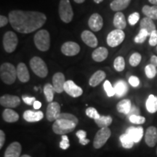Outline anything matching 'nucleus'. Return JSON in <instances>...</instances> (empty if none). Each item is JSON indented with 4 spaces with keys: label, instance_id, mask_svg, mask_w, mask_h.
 Returning <instances> with one entry per match:
<instances>
[{
    "label": "nucleus",
    "instance_id": "22",
    "mask_svg": "<svg viewBox=\"0 0 157 157\" xmlns=\"http://www.w3.org/2000/svg\"><path fill=\"white\" fill-rule=\"evenodd\" d=\"M109 56V51L104 47H101L95 50L92 54V58L96 62H102L105 60Z\"/></svg>",
    "mask_w": 157,
    "mask_h": 157
},
{
    "label": "nucleus",
    "instance_id": "59",
    "mask_svg": "<svg viewBox=\"0 0 157 157\" xmlns=\"http://www.w3.org/2000/svg\"><path fill=\"white\" fill-rule=\"evenodd\" d=\"M156 71H157V68H156Z\"/></svg>",
    "mask_w": 157,
    "mask_h": 157
},
{
    "label": "nucleus",
    "instance_id": "12",
    "mask_svg": "<svg viewBox=\"0 0 157 157\" xmlns=\"http://www.w3.org/2000/svg\"><path fill=\"white\" fill-rule=\"evenodd\" d=\"M62 53L66 56H74L80 52V46L74 42H65L61 47Z\"/></svg>",
    "mask_w": 157,
    "mask_h": 157
},
{
    "label": "nucleus",
    "instance_id": "42",
    "mask_svg": "<svg viewBox=\"0 0 157 157\" xmlns=\"http://www.w3.org/2000/svg\"><path fill=\"white\" fill-rule=\"evenodd\" d=\"M129 119L132 123L137 124H141L146 121L145 117H141L140 115H131L129 117Z\"/></svg>",
    "mask_w": 157,
    "mask_h": 157
},
{
    "label": "nucleus",
    "instance_id": "13",
    "mask_svg": "<svg viewBox=\"0 0 157 157\" xmlns=\"http://www.w3.org/2000/svg\"><path fill=\"white\" fill-rule=\"evenodd\" d=\"M21 103V99L15 95H5L0 98V104L6 108H16Z\"/></svg>",
    "mask_w": 157,
    "mask_h": 157
},
{
    "label": "nucleus",
    "instance_id": "56",
    "mask_svg": "<svg viewBox=\"0 0 157 157\" xmlns=\"http://www.w3.org/2000/svg\"><path fill=\"white\" fill-rule=\"evenodd\" d=\"M103 0H94V2H95V3H97V4H99V3H101V2H103Z\"/></svg>",
    "mask_w": 157,
    "mask_h": 157
},
{
    "label": "nucleus",
    "instance_id": "34",
    "mask_svg": "<svg viewBox=\"0 0 157 157\" xmlns=\"http://www.w3.org/2000/svg\"><path fill=\"white\" fill-rule=\"evenodd\" d=\"M119 140H120L121 145L124 148H132L133 145H134V141L132 140V139L131 138L130 136L129 135H127V133L122 134L119 137Z\"/></svg>",
    "mask_w": 157,
    "mask_h": 157
},
{
    "label": "nucleus",
    "instance_id": "11",
    "mask_svg": "<svg viewBox=\"0 0 157 157\" xmlns=\"http://www.w3.org/2000/svg\"><path fill=\"white\" fill-rule=\"evenodd\" d=\"M64 91L73 98L79 97L83 93V90L76 85L72 80H68L66 82L64 85Z\"/></svg>",
    "mask_w": 157,
    "mask_h": 157
},
{
    "label": "nucleus",
    "instance_id": "9",
    "mask_svg": "<svg viewBox=\"0 0 157 157\" xmlns=\"http://www.w3.org/2000/svg\"><path fill=\"white\" fill-rule=\"evenodd\" d=\"M125 38L124 32L121 29H115L109 33L107 36L106 42L111 48H116L121 44Z\"/></svg>",
    "mask_w": 157,
    "mask_h": 157
},
{
    "label": "nucleus",
    "instance_id": "51",
    "mask_svg": "<svg viewBox=\"0 0 157 157\" xmlns=\"http://www.w3.org/2000/svg\"><path fill=\"white\" fill-rule=\"evenodd\" d=\"M139 113H140L139 109L135 106H132V109L130 110V112L129 113V115H139Z\"/></svg>",
    "mask_w": 157,
    "mask_h": 157
},
{
    "label": "nucleus",
    "instance_id": "53",
    "mask_svg": "<svg viewBox=\"0 0 157 157\" xmlns=\"http://www.w3.org/2000/svg\"><path fill=\"white\" fill-rule=\"evenodd\" d=\"M33 106H34V109L38 110V109H40L41 107H42V103H41V102L36 101L34 103V105H33Z\"/></svg>",
    "mask_w": 157,
    "mask_h": 157
},
{
    "label": "nucleus",
    "instance_id": "47",
    "mask_svg": "<svg viewBox=\"0 0 157 157\" xmlns=\"http://www.w3.org/2000/svg\"><path fill=\"white\" fill-rule=\"evenodd\" d=\"M129 83L133 87H137L140 84V80L135 76H131L129 78Z\"/></svg>",
    "mask_w": 157,
    "mask_h": 157
},
{
    "label": "nucleus",
    "instance_id": "5",
    "mask_svg": "<svg viewBox=\"0 0 157 157\" xmlns=\"http://www.w3.org/2000/svg\"><path fill=\"white\" fill-rule=\"evenodd\" d=\"M30 67L33 72L39 77L44 78L48 74V68L47 64L39 57H34L30 60Z\"/></svg>",
    "mask_w": 157,
    "mask_h": 157
},
{
    "label": "nucleus",
    "instance_id": "36",
    "mask_svg": "<svg viewBox=\"0 0 157 157\" xmlns=\"http://www.w3.org/2000/svg\"><path fill=\"white\" fill-rule=\"evenodd\" d=\"M148 35L149 34L146 30H145V29H140L138 34L135 36V42L137 43V44H142V43L146 41V39Z\"/></svg>",
    "mask_w": 157,
    "mask_h": 157
},
{
    "label": "nucleus",
    "instance_id": "58",
    "mask_svg": "<svg viewBox=\"0 0 157 157\" xmlns=\"http://www.w3.org/2000/svg\"><path fill=\"white\" fill-rule=\"evenodd\" d=\"M156 154H157V148H156Z\"/></svg>",
    "mask_w": 157,
    "mask_h": 157
},
{
    "label": "nucleus",
    "instance_id": "43",
    "mask_svg": "<svg viewBox=\"0 0 157 157\" xmlns=\"http://www.w3.org/2000/svg\"><path fill=\"white\" fill-rule=\"evenodd\" d=\"M58 119H67V120H69V121H73V122L75 123L76 125H77L78 123V120L77 118H76L74 115L71 114V113H60V115L59 116Z\"/></svg>",
    "mask_w": 157,
    "mask_h": 157
},
{
    "label": "nucleus",
    "instance_id": "7",
    "mask_svg": "<svg viewBox=\"0 0 157 157\" xmlns=\"http://www.w3.org/2000/svg\"><path fill=\"white\" fill-rule=\"evenodd\" d=\"M18 39L17 35L13 31L6 32L3 37V46L5 50L8 53L14 52L17 48Z\"/></svg>",
    "mask_w": 157,
    "mask_h": 157
},
{
    "label": "nucleus",
    "instance_id": "48",
    "mask_svg": "<svg viewBox=\"0 0 157 157\" xmlns=\"http://www.w3.org/2000/svg\"><path fill=\"white\" fill-rule=\"evenodd\" d=\"M23 101H24L25 103L28 104V105H34V103L36 101V98L34 97H28V96L23 95Z\"/></svg>",
    "mask_w": 157,
    "mask_h": 157
},
{
    "label": "nucleus",
    "instance_id": "37",
    "mask_svg": "<svg viewBox=\"0 0 157 157\" xmlns=\"http://www.w3.org/2000/svg\"><path fill=\"white\" fill-rule=\"evenodd\" d=\"M145 73L148 78H153L157 74L156 67L152 64L147 65L145 68Z\"/></svg>",
    "mask_w": 157,
    "mask_h": 157
},
{
    "label": "nucleus",
    "instance_id": "10",
    "mask_svg": "<svg viewBox=\"0 0 157 157\" xmlns=\"http://www.w3.org/2000/svg\"><path fill=\"white\" fill-rule=\"evenodd\" d=\"M60 105L57 102L50 103L47 108L46 117L47 119L50 121H56L60 115Z\"/></svg>",
    "mask_w": 157,
    "mask_h": 157
},
{
    "label": "nucleus",
    "instance_id": "32",
    "mask_svg": "<svg viewBox=\"0 0 157 157\" xmlns=\"http://www.w3.org/2000/svg\"><path fill=\"white\" fill-rule=\"evenodd\" d=\"M112 118L110 116H101L99 119H95V121L96 124L101 128H105L108 127L112 123Z\"/></svg>",
    "mask_w": 157,
    "mask_h": 157
},
{
    "label": "nucleus",
    "instance_id": "15",
    "mask_svg": "<svg viewBox=\"0 0 157 157\" xmlns=\"http://www.w3.org/2000/svg\"><path fill=\"white\" fill-rule=\"evenodd\" d=\"M88 25L93 31H99L103 28V17L98 13H94L90 17L89 21H88Z\"/></svg>",
    "mask_w": 157,
    "mask_h": 157
},
{
    "label": "nucleus",
    "instance_id": "44",
    "mask_svg": "<svg viewBox=\"0 0 157 157\" xmlns=\"http://www.w3.org/2000/svg\"><path fill=\"white\" fill-rule=\"evenodd\" d=\"M69 140H68V136L66 135H62V140L60 143V148H62L63 150H66V149L69 148Z\"/></svg>",
    "mask_w": 157,
    "mask_h": 157
},
{
    "label": "nucleus",
    "instance_id": "2",
    "mask_svg": "<svg viewBox=\"0 0 157 157\" xmlns=\"http://www.w3.org/2000/svg\"><path fill=\"white\" fill-rule=\"evenodd\" d=\"M0 77L2 81L7 84H13L16 79L17 69L12 63H5L0 67Z\"/></svg>",
    "mask_w": 157,
    "mask_h": 157
},
{
    "label": "nucleus",
    "instance_id": "54",
    "mask_svg": "<svg viewBox=\"0 0 157 157\" xmlns=\"http://www.w3.org/2000/svg\"><path fill=\"white\" fill-rule=\"evenodd\" d=\"M149 2L151 3L154 5H157V0H148Z\"/></svg>",
    "mask_w": 157,
    "mask_h": 157
},
{
    "label": "nucleus",
    "instance_id": "39",
    "mask_svg": "<svg viewBox=\"0 0 157 157\" xmlns=\"http://www.w3.org/2000/svg\"><path fill=\"white\" fill-rule=\"evenodd\" d=\"M103 87L109 97H113V95H116L114 87H113V86L111 85V82L109 80H106V81L104 82Z\"/></svg>",
    "mask_w": 157,
    "mask_h": 157
},
{
    "label": "nucleus",
    "instance_id": "55",
    "mask_svg": "<svg viewBox=\"0 0 157 157\" xmlns=\"http://www.w3.org/2000/svg\"><path fill=\"white\" fill-rule=\"evenodd\" d=\"M84 1H85V0H74V2H75L76 3H78V4L83 3Z\"/></svg>",
    "mask_w": 157,
    "mask_h": 157
},
{
    "label": "nucleus",
    "instance_id": "3",
    "mask_svg": "<svg viewBox=\"0 0 157 157\" xmlns=\"http://www.w3.org/2000/svg\"><path fill=\"white\" fill-rule=\"evenodd\" d=\"M76 127V124L73 121L65 119H58L52 125V130L56 134L63 135L74 131Z\"/></svg>",
    "mask_w": 157,
    "mask_h": 157
},
{
    "label": "nucleus",
    "instance_id": "30",
    "mask_svg": "<svg viewBox=\"0 0 157 157\" xmlns=\"http://www.w3.org/2000/svg\"><path fill=\"white\" fill-rule=\"evenodd\" d=\"M147 111L151 113H154L157 111V97L154 95H150L146 101Z\"/></svg>",
    "mask_w": 157,
    "mask_h": 157
},
{
    "label": "nucleus",
    "instance_id": "8",
    "mask_svg": "<svg viewBox=\"0 0 157 157\" xmlns=\"http://www.w3.org/2000/svg\"><path fill=\"white\" fill-rule=\"evenodd\" d=\"M111 132L109 128L105 127V128H101L100 130L98 131L96 133L95 138L93 141V146L96 149L101 148L102 146L105 145V143L107 142L109 137H111Z\"/></svg>",
    "mask_w": 157,
    "mask_h": 157
},
{
    "label": "nucleus",
    "instance_id": "28",
    "mask_svg": "<svg viewBox=\"0 0 157 157\" xmlns=\"http://www.w3.org/2000/svg\"><path fill=\"white\" fill-rule=\"evenodd\" d=\"M2 117L4 120L9 123L15 122V121H17L19 119L18 113L15 112L13 110L10 109H6L3 111Z\"/></svg>",
    "mask_w": 157,
    "mask_h": 157
},
{
    "label": "nucleus",
    "instance_id": "25",
    "mask_svg": "<svg viewBox=\"0 0 157 157\" xmlns=\"http://www.w3.org/2000/svg\"><path fill=\"white\" fill-rule=\"evenodd\" d=\"M114 90L115 94L117 97H123L126 95L128 90V87L126 82L123 80H119L117 82H116L114 84Z\"/></svg>",
    "mask_w": 157,
    "mask_h": 157
},
{
    "label": "nucleus",
    "instance_id": "20",
    "mask_svg": "<svg viewBox=\"0 0 157 157\" xmlns=\"http://www.w3.org/2000/svg\"><path fill=\"white\" fill-rule=\"evenodd\" d=\"M17 76L21 82H27L30 79V74L26 66L23 63H20L17 66Z\"/></svg>",
    "mask_w": 157,
    "mask_h": 157
},
{
    "label": "nucleus",
    "instance_id": "23",
    "mask_svg": "<svg viewBox=\"0 0 157 157\" xmlns=\"http://www.w3.org/2000/svg\"><path fill=\"white\" fill-rule=\"evenodd\" d=\"M106 74L103 71H97L93 76H91L89 80V84L91 87H96L98 84H101L102 81L105 79Z\"/></svg>",
    "mask_w": 157,
    "mask_h": 157
},
{
    "label": "nucleus",
    "instance_id": "38",
    "mask_svg": "<svg viewBox=\"0 0 157 157\" xmlns=\"http://www.w3.org/2000/svg\"><path fill=\"white\" fill-rule=\"evenodd\" d=\"M141 58H142V57H141V55L140 53H138V52H135V53H133L132 56H130V58H129V64L132 66H133V67H136V66H138L139 63H140Z\"/></svg>",
    "mask_w": 157,
    "mask_h": 157
},
{
    "label": "nucleus",
    "instance_id": "14",
    "mask_svg": "<svg viewBox=\"0 0 157 157\" xmlns=\"http://www.w3.org/2000/svg\"><path fill=\"white\" fill-rule=\"evenodd\" d=\"M66 82L63 74L58 72L54 74L52 77V85H53L56 93H62L64 91V85Z\"/></svg>",
    "mask_w": 157,
    "mask_h": 157
},
{
    "label": "nucleus",
    "instance_id": "19",
    "mask_svg": "<svg viewBox=\"0 0 157 157\" xmlns=\"http://www.w3.org/2000/svg\"><path fill=\"white\" fill-rule=\"evenodd\" d=\"M21 150V145L18 142L12 143L6 149L5 157H20Z\"/></svg>",
    "mask_w": 157,
    "mask_h": 157
},
{
    "label": "nucleus",
    "instance_id": "18",
    "mask_svg": "<svg viewBox=\"0 0 157 157\" xmlns=\"http://www.w3.org/2000/svg\"><path fill=\"white\" fill-rule=\"evenodd\" d=\"M23 119L28 122H36L42 120L44 117V114L42 111H34L31 110H27L23 113Z\"/></svg>",
    "mask_w": 157,
    "mask_h": 157
},
{
    "label": "nucleus",
    "instance_id": "41",
    "mask_svg": "<svg viewBox=\"0 0 157 157\" xmlns=\"http://www.w3.org/2000/svg\"><path fill=\"white\" fill-rule=\"evenodd\" d=\"M85 113H86V115H87L88 117L92 118V119H95H95H99V118L101 117V116H100L99 113H98L97 110H96L95 108H93V107L87 108V109H86Z\"/></svg>",
    "mask_w": 157,
    "mask_h": 157
},
{
    "label": "nucleus",
    "instance_id": "50",
    "mask_svg": "<svg viewBox=\"0 0 157 157\" xmlns=\"http://www.w3.org/2000/svg\"><path fill=\"white\" fill-rule=\"evenodd\" d=\"M5 134L2 130H0V148H2L5 144Z\"/></svg>",
    "mask_w": 157,
    "mask_h": 157
},
{
    "label": "nucleus",
    "instance_id": "6",
    "mask_svg": "<svg viewBox=\"0 0 157 157\" xmlns=\"http://www.w3.org/2000/svg\"><path fill=\"white\" fill-rule=\"evenodd\" d=\"M58 12L60 18L64 23H70L73 19L74 12L69 0H60Z\"/></svg>",
    "mask_w": 157,
    "mask_h": 157
},
{
    "label": "nucleus",
    "instance_id": "33",
    "mask_svg": "<svg viewBox=\"0 0 157 157\" xmlns=\"http://www.w3.org/2000/svg\"><path fill=\"white\" fill-rule=\"evenodd\" d=\"M55 89L53 87V85L51 84H46L44 87V93L46 99L49 103H52L53 101L54 98V93H55Z\"/></svg>",
    "mask_w": 157,
    "mask_h": 157
},
{
    "label": "nucleus",
    "instance_id": "45",
    "mask_svg": "<svg viewBox=\"0 0 157 157\" xmlns=\"http://www.w3.org/2000/svg\"><path fill=\"white\" fill-rule=\"evenodd\" d=\"M139 19H140V14L138 13H137V12H135V13H133L132 14H131L129 16V23L131 25H134L137 23Z\"/></svg>",
    "mask_w": 157,
    "mask_h": 157
},
{
    "label": "nucleus",
    "instance_id": "21",
    "mask_svg": "<svg viewBox=\"0 0 157 157\" xmlns=\"http://www.w3.org/2000/svg\"><path fill=\"white\" fill-rule=\"evenodd\" d=\"M125 133L130 136L134 143H139L143 136V128L141 127H130L127 129Z\"/></svg>",
    "mask_w": 157,
    "mask_h": 157
},
{
    "label": "nucleus",
    "instance_id": "26",
    "mask_svg": "<svg viewBox=\"0 0 157 157\" xmlns=\"http://www.w3.org/2000/svg\"><path fill=\"white\" fill-rule=\"evenodd\" d=\"M140 29H145L148 31V33L150 35L153 31L156 30V25H155L154 21L152 19L149 18L148 17H144L141 20L140 23Z\"/></svg>",
    "mask_w": 157,
    "mask_h": 157
},
{
    "label": "nucleus",
    "instance_id": "16",
    "mask_svg": "<svg viewBox=\"0 0 157 157\" xmlns=\"http://www.w3.org/2000/svg\"><path fill=\"white\" fill-rule=\"evenodd\" d=\"M145 141L149 147H154L157 143V128L149 127L145 134Z\"/></svg>",
    "mask_w": 157,
    "mask_h": 157
},
{
    "label": "nucleus",
    "instance_id": "40",
    "mask_svg": "<svg viewBox=\"0 0 157 157\" xmlns=\"http://www.w3.org/2000/svg\"><path fill=\"white\" fill-rule=\"evenodd\" d=\"M76 136L78 137L79 139V143L80 144L83 145V146H85V145L88 144L90 143V140L86 138V136H87V132L84 130H78L77 132L76 133Z\"/></svg>",
    "mask_w": 157,
    "mask_h": 157
},
{
    "label": "nucleus",
    "instance_id": "27",
    "mask_svg": "<svg viewBox=\"0 0 157 157\" xmlns=\"http://www.w3.org/2000/svg\"><path fill=\"white\" fill-rule=\"evenodd\" d=\"M131 0H113L110 4V7L113 11H121L128 7Z\"/></svg>",
    "mask_w": 157,
    "mask_h": 157
},
{
    "label": "nucleus",
    "instance_id": "4",
    "mask_svg": "<svg viewBox=\"0 0 157 157\" xmlns=\"http://www.w3.org/2000/svg\"><path fill=\"white\" fill-rule=\"evenodd\" d=\"M34 44L36 48L42 52L48 51L50 47V33L47 30H40L34 35Z\"/></svg>",
    "mask_w": 157,
    "mask_h": 157
},
{
    "label": "nucleus",
    "instance_id": "1",
    "mask_svg": "<svg viewBox=\"0 0 157 157\" xmlns=\"http://www.w3.org/2000/svg\"><path fill=\"white\" fill-rule=\"evenodd\" d=\"M46 21V15L36 11L13 10L9 13V21L12 27L21 34L34 32L40 29Z\"/></svg>",
    "mask_w": 157,
    "mask_h": 157
},
{
    "label": "nucleus",
    "instance_id": "52",
    "mask_svg": "<svg viewBox=\"0 0 157 157\" xmlns=\"http://www.w3.org/2000/svg\"><path fill=\"white\" fill-rule=\"evenodd\" d=\"M151 64L154 65L157 68V56H153L151 58Z\"/></svg>",
    "mask_w": 157,
    "mask_h": 157
},
{
    "label": "nucleus",
    "instance_id": "29",
    "mask_svg": "<svg viewBox=\"0 0 157 157\" xmlns=\"http://www.w3.org/2000/svg\"><path fill=\"white\" fill-rule=\"evenodd\" d=\"M117 108L119 112L124 113V114H129L131 109H132L131 101L128 99L122 100V101L118 103Z\"/></svg>",
    "mask_w": 157,
    "mask_h": 157
},
{
    "label": "nucleus",
    "instance_id": "17",
    "mask_svg": "<svg viewBox=\"0 0 157 157\" xmlns=\"http://www.w3.org/2000/svg\"><path fill=\"white\" fill-rule=\"evenodd\" d=\"M81 37L82 41L85 43L87 46L90 47V48H96L98 46V42L97 37L95 36V34L93 33H92L90 31H84L82 33Z\"/></svg>",
    "mask_w": 157,
    "mask_h": 157
},
{
    "label": "nucleus",
    "instance_id": "46",
    "mask_svg": "<svg viewBox=\"0 0 157 157\" xmlns=\"http://www.w3.org/2000/svg\"><path fill=\"white\" fill-rule=\"evenodd\" d=\"M149 44L151 46H156L157 45V30L153 31L150 34V39H149Z\"/></svg>",
    "mask_w": 157,
    "mask_h": 157
},
{
    "label": "nucleus",
    "instance_id": "35",
    "mask_svg": "<svg viewBox=\"0 0 157 157\" xmlns=\"http://www.w3.org/2000/svg\"><path fill=\"white\" fill-rule=\"evenodd\" d=\"M113 67L117 71H122L125 68V61L123 57L119 56L113 62Z\"/></svg>",
    "mask_w": 157,
    "mask_h": 157
},
{
    "label": "nucleus",
    "instance_id": "49",
    "mask_svg": "<svg viewBox=\"0 0 157 157\" xmlns=\"http://www.w3.org/2000/svg\"><path fill=\"white\" fill-rule=\"evenodd\" d=\"M8 21L9 20L7 17L4 16V15H1V16H0V27L2 28V27L5 26V25L8 23Z\"/></svg>",
    "mask_w": 157,
    "mask_h": 157
},
{
    "label": "nucleus",
    "instance_id": "24",
    "mask_svg": "<svg viewBox=\"0 0 157 157\" xmlns=\"http://www.w3.org/2000/svg\"><path fill=\"white\" fill-rule=\"evenodd\" d=\"M113 25L117 29H121L123 30L124 29L126 28L127 23L126 20H125V17L122 13L121 12H117L114 15L113 17Z\"/></svg>",
    "mask_w": 157,
    "mask_h": 157
},
{
    "label": "nucleus",
    "instance_id": "57",
    "mask_svg": "<svg viewBox=\"0 0 157 157\" xmlns=\"http://www.w3.org/2000/svg\"><path fill=\"white\" fill-rule=\"evenodd\" d=\"M21 157H31V156H29V155H23V156H21Z\"/></svg>",
    "mask_w": 157,
    "mask_h": 157
},
{
    "label": "nucleus",
    "instance_id": "31",
    "mask_svg": "<svg viewBox=\"0 0 157 157\" xmlns=\"http://www.w3.org/2000/svg\"><path fill=\"white\" fill-rule=\"evenodd\" d=\"M143 13L146 17L152 20H157V5L150 7L148 5H145L142 9Z\"/></svg>",
    "mask_w": 157,
    "mask_h": 157
}]
</instances>
